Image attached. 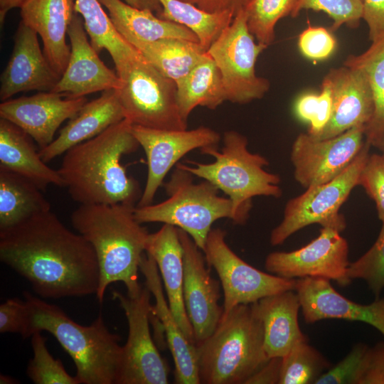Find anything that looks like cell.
<instances>
[{
    "instance_id": "cell-10",
    "label": "cell",
    "mask_w": 384,
    "mask_h": 384,
    "mask_svg": "<svg viewBox=\"0 0 384 384\" xmlns=\"http://www.w3.org/2000/svg\"><path fill=\"white\" fill-rule=\"evenodd\" d=\"M255 40L242 9L207 50L220 70L227 101L246 104L262 98L270 89L269 80L255 70L257 58L267 46Z\"/></svg>"
},
{
    "instance_id": "cell-18",
    "label": "cell",
    "mask_w": 384,
    "mask_h": 384,
    "mask_svg": "<svg viewBox=\"0 0 384 384\" xmlns=\"http://www.w3.org/2000/svg\"><path fill=\"white\" fill-rule=\"evenodd\" d=\"M87 102L85 97L64 98L51 91L41 92L3 101L0 118L20 127L42 149L53 141L61 124L75 117Z\"/></svg>"
},
{
    "instance_id": "cell-40",
    "label": "cell",
    "mask_w": 384,
    "mask_h": 384,
    "mask_svg": "<svg viewBox=\"0 0 384 384\" xmlns=\"http://www.w3.org/2000/svg\"><path fill=\"white\" fill-rule=\"evenodd\" d=\"M332 111V93L329 84L323 79L319 93L301 95L294 104L298 118L310 124L307 132L311 136L319 133L329 121Z\"/></svg>"
},
{
    "instance_id": "cell-31",
    "label": "cell",
    "mask_w": 384,
    "mask_h": 384,
    "mask_svg": "<svg viewBox=\"0 0 384 384\" xmlns=\"http://www.w3.org/2000/svg\"><path fill=\"white\" fill-rule=\"evenodd\" d=\"M50 210L42 190L27 178L0 168V230Z\"/></svg>"
},
{
    "instance_id": "cell-35",
    "label": "cell",
    "mask_w": 384,
    "mask_h": 384,
    "mask_svg": "<svg viewBox=\"0 0 384 384\" xmlns=\"http://www.w3.org/2000/svg\"><path fill=\"white\" fill-rule=\"evenodd\" d=\"M332 366L308 341H301L282 358L279 384H315Z\"/></svg>"
},
{
    "instance_id": "cell-27",
    "label": "cell",
    "mask_w": 384,
    "mask_h": 384,
    "mask_svg": "<svg viewBox=\"0 0 384 384\" xmlns=\"http://www.w3.org/2000/svg\"><path fill=\"white\" fill-rule=\"evenodd\" d=\"M33 141L20 127L0 118V168L27 178L42 191L49 185L65 187L58 171L43 161Z\"/></svg>"
},
{
    "instance_id": "cell-39",
    "label": "cell",
    "mask_w": 384,
    "mask_h": 384,
    "mask_svg": "<svg viewBox=\"0 0 384 384\" xmlns=\"http://www.w3.org/2000/svg\"><path fill=\"white\" fill-rule=\"evenodd\" d=\"M302 10L324 12L333 21V31L342 26L356 28L359 26L363 18V1L299 0L292 17H297Z\"/></svg>"
},
{
    "instance_id": "cell-3",
    "label": "cell",
    "mask_w": 384,
    "mask_h": 384,
    "mask_svg": "<svg viewBox=\"0 0 384 384\" xmlns=\"http://www.w3.org/2000/svg\"><path fill=\"white\" fill-rule=\"evenodd\" d=\"M134 208L120 203L80 205L70 215L73 228L96 253L100 282L95 295L100 303L111 283L123 282L132 296L142 287L138 272L149 233L134 218Z\"/></svg>"
},
{
    "instance_id": "cell-38",
    "label": "cell",
    "mask_w": 384,
    "mask_h": 384,
    "mask_svg": "<svg viewBox=\"0 0 384 384\" xmlns=\"http://www.w3.org/2000/svg\"><path fill=\"white\" fill-rule=\"evenodd\" d=\"M347 273L351 281L355 279L366 281L375 299L380 297L384 289V224L372 247L349 264Z\"/></svg>"
},
{
    "instance_id": "cell-52",
    "label": "cell",
    "mask_w": 384,
    "mask_h": 384,
    "mask_svg": "<svg viewBox=\"0 0 384 384\" xmlns=\"http://www.w3.org/2000/svg\"><path fill=\"white\" fill-rule=\"evenodd\" d=\"M16 381L17 380H16L14 378H11L9 375H1L0 376L1 384H14V383H18Z\"/></svg>"
},
{
    "instance_id": "cell-45",
    "label": "cell",
    "mask_w": 384,
    "mask_h": 384,
    "mask_svg": "<svg viewBox=\"0 0 384 384\" xmlns=\"http://www.w3.org/2000/svg\"><path fill=\"white\" fill-rule=\"evenodd\" d=\"M360 384H384V341L368 346Z\"/></svg>"
},
{
    "instance_id": "cell-43",
    "label": "cell",
    "mask_w": 384,
    "mask_h": 384,
    "mask_svg": "<svg viewBox=\"0 0 384 384\" xmlns=\"http://www.w3.org/2000/svg\"><path fill=\"white\" fill-rule=\"evenodd\" d=\"M298 48L303 56L312 61H322L335 52L337 41L324 27L308 25L299 36Z\"/></svg>"
},
{
    "instance_id": "cell-4",
    "label": "cell",
    "mask_w": 384,
    "mask_h": 384,
    "mask_svg": "<svg viewBox=\"0 0 384 384\" xmlns=\"http://www.w3.org/2000/svg\"><path fill=\"white\" fill-rule=\"evenodd\" d=\"M28 322L23 338L36 331L51 334L73 360L80 384H116L122 352L101 314L89 326L74 321L58 306L23 292Z\"/></svg>"
},
{
    "instance_id": "cell-24",
    "label": "cell",
    "mask_w": 384,
    "mask_h": 384,
    "mask_svg": "<svg viewBox=\"0 0 384 384\" xmlns=\"http://www.w3.org/2000/svg\"><path fill=\"white\" fill-rule=\"evenodd\" d=\"M146 252L154 259L163 279L169 307L187 339L195 344L193 328L183 301V251L178 228L164 224L149 233Z\"/></svg>"
},
{
    "instance_id": "cell-9",
    "label": "cell",
    "mask_w": 384,
    "mask_h": 384,
    "mask_svg": "<svg viewBox=\"0 0 384 384\" xmlns=\"http://www.w3.org/2000/svg\"><path fill=\"white\" fill-rule=\"evenodd\" d=\"M370 146L365 140L358 155L338 176L326 183L309 187L304 193L289 200L282 221L271 232V245L282 244L292 234L311 224L343 231L346 223L339 209L358 186Z\"/></svg>"
},
{
    "instance_id": "cell-11",
    "label": "cell",
    "mask_w": 384,
    "mask_h": 384,
    "mask_svg": "<svg viewBox=\"0 0 384 384\" xmlns=\"http://www.w3.org/2000/svg\"><path fill=\"white\" fill-rule=\"evenodd\" d=\"M151 292L144 284L135 295L112 292L124 311L128 337L122 352L116 384H167L169 369L152 340L149 319Z\"/></svg>"
},
{
    "instance_id": "cell-37",
    "label": "cell",
    "mask_w": 384,
    "mask_h": 384,
    "mask_svg": "<svg viewBox=\"0 0 384 384\" xmlns=\"http://www.w3.org/2000/svg\"><path fill=\"white\" fill-rule=\"evenodd\" d=\"M33 356L27 366L26 373L35 384H80L75 376L65 370L62 362L54 358L48 351L46 338L41 331L34 332L31 336Z\"/></svg>"
},
{
    "instance_id": "cell-46",
    "label": "cell",
    "mask_w": 384,
    "mask_h": 384,
    "mask_svg": "<svg viewBox=\"0 0 384 384\" xmlns=\"http://www.w3.org/2000/svg\"><path fill=\"white\" fill-rule=\"evenodd\" d=\"M362 1V19L367 24L369 40L377 41L384 37V0Z\"/></svg>"
},
{
    "instance_id": "cell-41",
    "label": "cell",
    "mask_w": 384,
    "mask_h": 384,
    "mask_svg": "<svg viewBox=\"0 0 384 384\" xmlns=\"http://www.w3.org/2000/svg\"><path fill=\"white\" fill-rule=\"evenodd\" d=\"M368 348L365 343L356 344L344 358L324 373L315 384H360Z\"/></svg>"
},
{
    "instance_id": "cell-14",
    "label": "cell",
    "mask_w": 384,
    "mask_h": 384,
    "mask_svg": "<svg viewBox=\"0 0 384 384\" xmlns=\"http://www.w3.org/2000/svg\"><path fill=\"white\" fill-rule=\"evenodd\" d=\"M364 143L365 128L361 127L324 139L300 133L290 154L296 181L307 188L331 181L349 166Z\"/></svg>"
},
{
    "instance_id": "cell-48",
    "label": "cell",
    "mask_w": 384,
    "mask_h": 384,
    "mask_svg": "<svg viewBox=\"0 0 384 384\" xmlns=\"http://www.w3.org/2000/svg\"><path fill=\"white\" fill-rule=\"evenodd\" d=\"M210 13L230 12L235 16L250 0H181Z\"/></svg>"
},
{
    "instance_id": "cell-17",
    "label": "cell",
    "mask_w": 384,
    "mask_h": 384,
    "mask_svg": "<svg viewBox=\"0 0 384 384\" xmlns=\"http://www.w3.org/2000/svg\"><path fill=\"white\" fill-rule=\"evenodd\" d=\"M323 79L331 89V114L324 129L311 136L324 139L353 127L366 128L372 119L374 102L365 71L357 65L343 63L342 66L329 70Z\"/></svg>"
},
{
    "instance_id": "cell-23",
    "label": "cell",
    "mask_w": 384,
    "mask_h": 384,
    "mask_svg": "<svg viewBox=\"0 0 384 384\" xmlns=\"http://www.w3.org/2000/svg\"><path fill=\"white\" fill-rule=\"evenodd\" d=\"M139 271L155 299L153 311L162 325L174 359L176 383L200 384L196 345L187 339L177 323L164 296L157 265L146 252L141 260Z\"/></svg>"
},
{
    "instance_id": "cell-8",
    "label": "cell",
    "mask_w": 384,
    "mask_h": 384,
    "mask_svg": "<svg viewBox=\"0 0 384 384\" xmlns=\"http://www.w3.org/2000/svg\"><path fill=\"white\" fill-rule=\"evenodd\" d=\"M116 90L125 118L133 124L168 130L187 129L177 102V86L138 50L118 75Z\"/></svg>"
},
{
    "instance_id": "cell-12",
    "label": "cell",
    "mask_w": 384,
    "mask_h": 384,
    "mask_svg": "<svg viewBox=\"0 0 384 384\" xmlns=\"http://www.w3.org/2000/svg\"><path fill=\"white\" fill-rule=\"evenodd\" d=\"M225 236L223 230L211 229L203 250L208 265L215 269L220 279L224 297L223 314L239 304L294 290L296 279L281 277L251 266L232 250Z\"/></svg>"
},
{
    "instance_id": "cell-7",
    "label": "cell",
    "mask_w": 384,
    "mask_h": 384,
    "mask_svg": "<svg viewBox=\"0 0 384 384\" xmlns=\"http://www.w3.org/2000/svg\"><path fill=\"white\" fill-rule=\"evenodd\" d=\"M164 186L168 196L165 201L134 208L139 223L172 225L186 232L202 251L216 220L229 218L238 224L228 197L219 196L220 190L208 181L195 183L193 175L177 164Z\"/></svg>"
},
{
    "instance_id": "cell-15",
    "label": "cell",
    "mask_w": 384,
    "mask_h": 384,
    "mask_svg": "<svg viewBox=\"0 0 384 384\" xmlns=\"http://www.w3.org/2000/svg\"><path fill=\"white\" fill-rule=\"evenodd\" d=\"M132 133L147 159L148 173L137 206L151 204L168 172L186 154L196 149L218 146L220 134L207 127L188 130L151 129L132 124Z\"/></svg>"
},
{
    "instance_id": "cell-20",
    "label": "cell",
    "mask_w": 384,
    "mask_h": 384,
    "mask_svg": "<svg viewBox=\"0 0 384 384\" xmlns=\"http://www.w3.org/2000/svg\"><path fill=\"white\" fill-rule=\"evenodd\" d=\"M294 291L307 324L331 319L361 321L384 336V298H377L369 304H358L339 294L330 280L321 277L296 279Z\"/></svg>"
},
{
    "instance_id": "cell-5",
    "label": "cell",
    "mask_w": 384,
    "mask_h": 384,
    "mask_svg": "<svg viewBox=\"0 0 384 384\" xmlns=\"http://www.w3.org/2000/svg\"><path fill=\"white\" fill-rule=\"evenodd\" d=\"M196 348L203 384H245L270 359L255 303L239 304L223 314L215 330Z\"/></svg>"
},
{
    "instance_id": "cell-29",
    "label": "cell",
    "mask_w": 384,
    "mask_h": 384,
    "mask_svg": "<svg viewBox=\"0 0 384 384\" xmlns=\"http://www.w3.org/2000/svg\"><path fill=\"white\" fill-rule=\"evenodd\" d=\"M159 71L176 84L204 57L207 51L197 42L178 38L144 41L124 37Z\"/></svg>"
},
{
    "instance_id": "cell-19",
    "label": "cell",
    "mask_w": 384,
    "mask_h": 384,
    "mask_svg": "<svg viewBox=\"0 0 384 384\" xmlns=\"http://www.w3.org/2000/svg\"><path fill=\"white\" fill-rule=\"evenodd\" d=\"M82 18L75 12L68 30L70 55L65 70L51 90L66 98L85 97L93 92L117 90L121 80L101 60L87 40Z\"/></svg>"
},
{
    "instance_id": "cell-33",
    "label": "cell",
    "mask_w": 384,
    "mask_h": 384,
    "mask_svg": "<svg viewBox=\"0 0 384 384\" xmlns=\"http://www.w3.org/2000/svg\"><path fill=\"white\" fill-rule=\"evenodd\" d=\"M161 11L156 16L182 25L191 30L207 51L225 28L233 21L230 12L210 13L181 0H158Z\"/></svg>"
},
{
    "instance_id": "cell-2",
    "label": "cell",
    "mask_w": 384,
    "mask_h": 384,
    "mask_svg": "<svg viewBox=\"0 0 384 384\" xmlns=\"http://www.w3.org/2000/svg\"><path fill=\"white\" fill-rule=\"evenodd\" d=\"M132 124L125 118L64 153L58 171L73 200L80 205L134 206L142 192L121 162L124 155L139 146Z\"/></svg>"
},
{
    "instance_id": "cell-32",
    "label": "cell",
    "mask_w": 384,
    "mask_h": 384,
    "mask_svg": "<svg viewBox=\"0 0 384 384\" xmlns=\"http://www.w3.org/2000/svg\"><path fill=\"white\" fill-rule=\"evenodd\" d=\"M75 11L81 15L95 50H107L119 75L138 50L116 29L99 0H75Z\"/></svg>"
},
{
    "instance_id": "cell-50",
    "label": "cell",
    "mask_w": 384,
    "mask_h": 384,
    "mask_svg": "<svg viewBox=\"0 0 384 384\" xmlns=\"http://www.w3.org/2000/svg\"><path fill=\"white\" fill-rule=\"evenodd\" d=\"M146 4L149 9L156 11V14L161 10V6L158 0H144Z\"/></svg>"
},
{
    "instance_id": "cell-47",
    "label": "cell",
    "mask_w": 384,
    "mask_h": 384,
    "mask_svg": "<svg viewBox=\"0 0 384 384\" xmlns=\"http://www.w3.org/2000/svg\"><path fill=\"white\" fill-rule=\"evenodd\" d=\"M281 366L282 358H270L265 365L247 379L245 384H279Z\"/></svg>"
},
{
    "instance_id": "cell-16",
    "label": "cell",
    "mask_w": 384,
    "mask_h": 384,
    "mask_svg": "<svg viewBox=\"0 0 384 384\" xmlns=\"http://www.w3.org/2000/svg\"><path fill=\"white\" fill-rule=\"evenodd\" d=\"M178 234L183 251V301L196 345L215 330L223 306L218 304L220 284L211 277L202 250L186 232L178 228Z\"/></svg>"
},
{
    "instance_id": "cell-6",
    "label": "cell",
    "mask_w": 384,
    "mask_h": 384,
    "mask_svg": "<svg viewBox=\"0 0 384 384\" xmlns=\"http://www.w3.org/2000/svg\"><path fill=\"white\" fill-rule=\"evenodd\" d=\"M221 149L218 146L201 149L202 154L214 158L210 163L188 161L177 165L193 176L208 181L223 191L233 203L238 219L243 225L248 219L252 199L255 196L278 198L282 194L281 178L265 169L267 159L247 148V138L238 132L224 133Z\"/></svg>"
},
{
    "instance_id": "cell-49",
    "label": "cell",
    "mask_w": 384,
    "mask_h": 384,
    "mask_svg": "<svg viewBox=\"0 0 384 384\" xmlns=\"http://www.w3.org/2000/svg\"><path fill=\"white\" fill-rule=\"evenodd\" d=\"M26 0H0V21L2 24L7 13L14 9L20 8Z\"/></svg>"
},
{
    "instance_id": "cell-28",
    "label": "cell",
    "mask_w": 384,
    "mask_h": 384,
    "mask_svg": "<svg viewBox=\"0 0 384 384\" xmlns=\"http://www.w3.org/2000/svg\"><path fill=\"white\" fill-rule=\"evenodd\" d=\"M106 7L109 17L123 37L130 36L144 41L178 38L198 42L188 28L154 16L152 11L140 9L121 0H99Z\"/></svg>"
},
{
    "instance_id": "cell-22",
    "label": "cell",
    "mask_w": 384,
    "mask_h": 384,
    "mask_svg": "<svg viewBox=\"0 0 384 384\" xmlns=\"http://www.w3.org/2000/svg\"><path fill=\"white\" fill-rule=\"evenodd\" d=\"M75 0H26L20 7L21 21L40 36L47 60L60 76L70 55L65 37L75 12Z\"/></svg>"
},
{
    "instance_id": "cell-25",
    "label": "cell",
    "mask_w": 384,
    "mask_h": 384,
    "mask_svg": "<svg viewBox=\"0 0 384 384\" xmlns=\"http://www.w3.org/2000/svg\"><path fill=\"white\" fill-rule=\"evenodd\" d=\"M124 119L125 114L116 90H105L99 97L87 102L60 130L58 136L50 144L40 149L39 155L48 163Z\"/></svg>"
},
{
    "instance_id": "cell-53",
    "label": "cell",
    "mask_w": 384,
    "mask_h": 384,
    "mask_svg": "<svg viewBox=\"0 0 384 384\" xmlns=\"http://www.w3.org/2000/svg\"><path fill=\"white\" fill-rule=\"evenodd\" d=\"M371 146L377 148L381 153L384 154V137L374 142Z\"/></svg>"
},
{
    "instance_id": "cell-1",
    "label": "cell",
    "mask_w": 384,
    "mask_h": 384,
    "mask_svg": "<svg viewBox=\"0 0 384 384\" xmlns=\"http://www.w3.org/2000/svg\"><path fill=\"white\" fill-rule=\"evenodd\" d=\"M0 260L42 298L81 297L98 289L100 268L92 246L51 210L0 230Z\"/></svg>"
},
{
    "instance_id": "cell-42",
    "label": "cell",
    "mask_w": 384,
    "mask_h": 384,
    "mask_svg": "<svg viewBox=\"0 0 384 384\" xmlns=\"http://www.w3.org/2000/svg\"><path fill=\"white\" fill-rule=\"evenodd\" d=\"M358 186L375 202L379 219L384 224V154H369L362 169Z\"/></svg>"
},
{
    "instance_id": "cell-51",
    "label": "cell",
    "mask_w": 384,
    "mask_h": 384,
    "mask_svg": "<svg viewBox=\"0 0 384 384\" xmlns=\"http://www.w3.org/2000/svg\"><path fill=\"white\" fill-rule=\"evenodd\" d=\"M124 1L127 4L135 8L140 9H149L146 4L145 3L144 0H124Z\"/></svg>"
},
{
    "instance_id": "cell-21",
    "label": "cell",
    "mask_w": 384,
    "mask_h": 384,
    "mask_svg": "<svg viewBox=\"0 0 384 384\" xmlns=\"http://www.w3.org/2000/svg\"><path fill=\"white\" fill-rule=\"evenodd\" d=\"M60 78L40 48L38 33L21 21L11 57L1 75V100L21 92H50Z\"/></svg>"
},
{
    "instance_id": "cell-26",
    "label": "cell",
    "mask_w": 384,
    "mask_h": 384,
    "mask_svg": "<svg viewBox=\"0 0 384 384\" xmlns=\"http://www.w3.org/2000/svg\"><path fill=\"white\" fill-rule=\"evenodd\" d=\"M264 331V346L269 358H282L299 342L308 341L299 325L300 302L294 290L264 297L255 302Z\"/></svg>"
},
{
    "instance_id": "cell-34",
    "label": "cell",
    "mask_w": 384,
    "mask_h": 384,
    "mask_svg": "<svg viewBox=\"0 0 384 384\" xmlns=\"http://www.w3.org/2000/svg\"><path fill=\"white\" fill-rule=\"evenodd\" d=\"M345 63L361 68L368 77L374 102L370 122L365 128V140L370 144L384 137V37L372 42L359 55H349Z\"/></svg>"
},
{
    "instance_id": "cell-44",
    "label": "cell",
    "mask_w": 384,
    "mask_h": 384,
    "mask_svg": "<svg viewBox=\"0 0 384 384\" xmlns=\"http://www.w3.org/2000/svg\"><path fill=\"white\" fill-rule=\"evenodd\" d=\"M27 322L28 309L24 300L8 299L0 305L1 333H16L23 337Z\"/></svg>"
},
{
    "instance_id": "cell-30",
    "label": "cell",
    "mask_w": 384,
    "mask_h": 384,
    "mask_svg": "<svg viewBox=\"0 0 384 384\" xmlns=\"http://www.w3.org/2000/svg\"><path fill=\"white\" fill-rule=\"evenodd\" d=\"M176 86L178 110L186 122L196 107L215 110L227 101L220 70L208 53Z\"/></svg>"
},
{
    "instance_id": "cell-36",
    "label": "cell",
    "mask_w": 384,
    "mask_h": 384,
    "mask_svg": "<svg viewBox=\"0 0 384 384\" xmlns=\"http://www.w3.org/2000/svg\"><path fill=\"white\" fill-rule=\"evenodd\" d=\"M299 0H250L245 10L247 23L256 41L270 46L275 38L274 28L284 17L290 16Z\"/></svg>"
},
{
    "instance_id": "cell-13",
    "label": "cell",
    "mask_w": 384,
    "mask_h": 384,
    "mask_svg": "<svg viewBox=\"0 0 384 384\" xmlns=\"http://www.w3.org/2000/svg\"><path fill=\"white\" fill-rule=\"evenodd\" d=\"M349 264L348 242L331 227H322L319 236L298 250L270 253L265 262L267 272L281 277H321L341 286L351 282Z\"/></svg>"
}]
</instances>
